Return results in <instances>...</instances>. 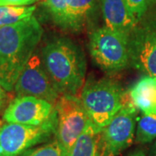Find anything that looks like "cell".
Here are the masks:
<instances>
[{
	"label": "cell",
	"mask_w": 156,
	"mask_h": 156,
	"mask_svg": "<svg viewBox=\"0 0 156 156\" xmlns=\"http://www.w3.org/2000/svg\"><path fill=\"white\" fill-rule=\"evenodd\" d=\"M44 5L56 25L68 29L67 0H44Z\"/></svg>",
	"instance_id": "17"
},
{
	"label": "cell",
	"mask_w": 156,
	"mask_h": 156,
	"mask_svg": "<svg viewBox=\"0 0 156 156\" xmlns=\"http://www.w3.org/2000/svg\"><path fill=\"white\" fill-rule=\"evenodd\" d=\"M19 156H66L57 140L37 147H31Z\"/></svg>",
	"instance_id": "18"
},
{
	"label": "cell",
	"mask_w": 156,
	"mask_h": 156,
	"mask_svg": "<svg viewBox=\"0 0 156 156\" xmlns=\"http://www.w3.org/2000/svg\"><path fill=\"white\" fill-rule=\"evenodd\" d=\"M95 0H67L68 29L79 31L89 22Z\"/></svg>",
	"instance_id": "14"
},
{
	"label": "cell",
	"mask_w": 156,
	"mask_h": 156,
	"mask_svg": "<svg viewBox=\"0 0 156 156\" xmlns=\"http://www.w3.org/2000/svg\"><path fill=\"white\" fill-rule=\"evenodd\" d=\"M89 52L102 69L115 72L129 64V36L103 26L89 36Z\"/></svg>",
	"instance_id": "5"
},
{
	"label": "cell",
	"mask_w": 156,
	"mask_h": 156,
	"mask_svg": "<svg viewBox=\"0 0 156 156\" xmlns=\"http://www.w3.org/2000/svg\"><path fill=\"white\" fill-rule=\"evenodd\" d=\"M129 63L156 78V29H134L130 34Z\"/></svg>",
	"instance_id": "10"
},
{
	"label": "cell",
	"mask_w": 156,
	"mask_h": 156,
	"mask_svg": "<svg viewBox=\"0 0 156 156\" xmlns=\"http://www.w3.org/2000/svg\"><path fill=\"white\" fill-rule=\"evenodd\" d=\"M79 97L89 120L103 128L123 107L126 92L115 81L101 78L86 82Z\"/></svg>",
	"instance_id": "3"
},
{
	"label": "cell",
	"mask_w": 156,
	"mask_h": 156,
	"mask_svg": "<svg viewBox=\"0 0 156 156\" xmlns=\"http://www.w3.org/2000/svg\"><path fill=\"white\" fill-rule=\"evenodd\" d=\"M17 96L30 95L56 104L61 94L52 83L43 64L41 54L34 52L17 78L13 89Z\"/></svg>",
	"instance_id": "8"
},
{
	"label": "cell",
	"mask_w": 156,
	"mask_h": 156,
	"mask_svg": "<svg viewBox=\"0 0 156 156\" xmlns=\"http://www.w3.org/2000/svg\"><path fill=\"white\" fill-rule=\"evenodd\" d=\"M56 109V108H55ZM56 113L39 126L8 122L0 120V156H19L37 144L56 135Z\"/></svg>",
	"instance_id": "4"
},
{
	"label": "cell",
	"mask_w": 156,
	"mask_h": 156,
	"mask_svg": "<svg viewBox=\"0 0 156 156\" xmlns=\"http://www.w3.org/2000/svg\"><path fill=\"white\" fill-rule=\"evenodd\" d=\"M149 156H156V140H155V142L154 143L153 147H151L150 155Z\"/></svg>",
	"instance_id": "23"
},
{
	"label": "cell",
	"mask_w": 156,
	"mask_h": 156,
	"mask_svg": "<svg viewBox=\"0 0 156 156\" xmlns=\"http://www.w3.org/2000/svg\"><path fill=\"white\" fill-rule=\"evenodd\" d=\"M56 113V139L68 156L80 134L89 122L80 97L61 95L55 104Z\"/></svg>",
	"instance_id": "7"
},
{
	"label": "cell",
	"mask_w": 156,
	"mask_h": 156,
	"mask_svg": "<svg viewBox=\"0 0 156 156\" xmlns=\"http://www.w3.org/2000/svg\"><path fill=\"white\" fill-rule=\"evenodd\" d=\"M129 101L146 115L156 116V78L145 76L127 91Z\"/></svg>",
	"instance_id": "12"
},
{
	"label": "cell",
	"mask_w": 156,
	"mask_h": 156,
	"mask_svg": "<svg viewBox=\"0 0 156 156\" xmlns=\"http://www.w3.org/2000/svg\"><path fill=\"white\" fill-rule=\"evenodd\" d=\"M37 0H0V6L32 5Z\"/></svg>",
	"instance_id": "20"
},
{
	"label": "cell",
	"mask_w": 156,
	"mask_h": 156,
	"mask_svg": "<svg viewBox=\"0 0 156 156\" xmlns=\"http://www.w3.org/2000/svg\"><path fill=\"white\" fill-rule=\"evenodd\" d=\"M136 141L139 143H148L156 139V116L143 114L137 117Z\"/></svg>",
	"instance_id": "16"
},
{
	"label": "cell",
	"mask_w": 156,
	"mask_h": 156,
	"mask_svg": "<svg viewBox=\"0 0 156 156\" xmlns=\"http://www.w3.org/2000/svg\"><path fill=\"white\" fill-rule=\"evenodd\" d=\"M42 36V26L33 16L0 27V85L7 92L13 91Z\"/></svg>",
	"instance_id": "1"
},
{
	"label": "cell",
	"mask_w": 156,
	"mask_h": 156,
	"mask_svg": "<svg viewBox=\"0 0 156 156\" xmlns=\"http://www.w3.org/2000/svg\"><path fill=\"white\" fill-rule=\"evenodd\" d=\"M56 113L55 105L30 95L16 96L6 107L2 119L8 122L39 126L48 122Z\"/></svg>",
	"instance_id": "9"
},
{
	"label": "cell",
	"mask_w": 156,
	"mask_h": 156,
	"mask_svg": "<svg viewBox=\"0 0 156 156\" xmlns=\"http://www.w3.org/2000/svg\"><path fill=\"white\" fill-rule=\"evenodd\" d=\"M154 2H155V4H156V0H154Z\"/></svg>",
	"instance_id": "24"
},
{
	"label": "cell",
	"mask_w": 156,
	"mask_h": 156,
	"mask_svg": "<svg viewBox=\"0 0 156 156\" xmlns=\"http://www.w3.org/2000/svg\"><path fill=\"white\" fill-rule=\"evenodd\" d=\"M35 5L0 6V27L11 25L33 16Z\"/></svg>",
	"instance_id": "15"
},
{
	"label": "cell",
	"mask_w": 156,
	"mask_h": 156,
	"mask_svg": "<svg viewBox=\"0 0 156 156\" xmlns=\"http://www.w3.org/2000/svg\"><path fill=\"white\" fill-rule=\"evenodd\" d=\"M137 122V109L126 92L124 105L106 127L101 128L99 156H117L133 143Z\"/></svg>",
	"instance_id": "6"
},
{
	"label": "cell",
	"mask_w": 156,
	"mask_h": 156,
	"mask_svg": "<svg viewBox=\"0 0 156 156\" xmlns=\"http://www.w3.org/2000/svg\"><path fill=\"white\" fill-rule=\"evenodd\" d=\"M43 64L61 95L80 96L86 76L83 52L70 39L57 37L42 48Z\"/></svg>",
	"instance_id": "2"
},
{
	"label": "cell",
	"mask_w": 156,
	"mask_h": 156,
	"mask_svg": "<svg viewBox=\"0 0 156 156\" xmlns=\"http://www.w3.org/2000/svg\"><path fill=\"white\" fill-rule=\"evenodd\" d=\"M101 128L90 120L80 134L68 156H99V140Z\"/></svg>",
	"instance_id": "13"
},
{
	"label": "cell",
	"mask_w": 156,
	"mask_h": 156,
	"mask_svg": "<svg viewBox=\"0 0 156 156\" xmlns=\"http://www.w3.org/2000/svg\"><path fill=\"white\" fill-rule=\"evenodd\" d=\"M102 13L105 26L128 36L138 23L128 11L124 0H102Z\"/></svg>",
	"instance_id": "11"
},
{
	"label": "cell",
	"mask_w": 156,
	"mask_h": 156,
	"mask_svg": "<svg viewBox=\"0 0 156 156\" xmlns=\"http://www.w3.org/2000/svg\"><path fill=\"white\" fill-rule=\"evenodd\" d=\"M128 156H146V154L142 150H135L130 153Z\"/></svg>",
	"instance_id": "22"
},
{
	"label": "cell",
	"mask_w": 156,
	"mask_h": 156,
	"mask_svg": "<svg viewBox=\"0 0 156 156\" xmlns=\"http://www.w3.org/2000/svg\"><path fill=\"white\" fill-rule=\"evenodd\" d=\"M151 1L152 0H124V3L135 21L138 23L145 14Z\"/></svg>",
	"instance_id": "19"
},
{
	"label": "cell",
	"mask_w": 156,
	"mask_h": 156,
	"mask_svg": "<svg viewBox=\"0 0 156 156\" xmlns=\"http://www.w3.org/2000/svg\"><path fill=\"white\" fill-rule=\"evenodd\" d=\"M6 92L7 91L5 89L0 85V113L4 109L6 102H7V100H8V95H7Z\"/></svg>",
	"instance_id": "21"
}]
</instances>
